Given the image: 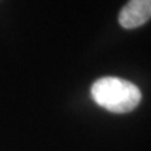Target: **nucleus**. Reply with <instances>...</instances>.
I'll use <instances>...</instances> for the list:
<instances>
[{
	"label": "nucleus",
	"mask_w": 151,
	"mask_h": 151,
	"mask_svg": "<svg viewBox=\"0 0 151 151\" xmlns=\"http://www.w3.org/2000/svg\"><path fill=\"white\" fill-rule=\"evenodd\" d=\"M91 96L96 105L113 113L131 112L141 101L139 87L119 77L98 78L91 87Z\"/></svg>",
	"instance_id": "obj_1"
},
{
	"label": "nucleus",
	"mask_w": 151,
	"mask_h": 151,
	"mask_svg": "<svg viewBox=\"0 0 151 151\" xmlns=\"http://www.w3.org/2000/svg\"><path fill=\"white\" fill-rule=\"evenodd\" d=\"M151 17V0H130L121 9L119 23L125 29H135L146 24Z\"/></svg>",
	"instance_id": "obj_2"
}]
</instances>
